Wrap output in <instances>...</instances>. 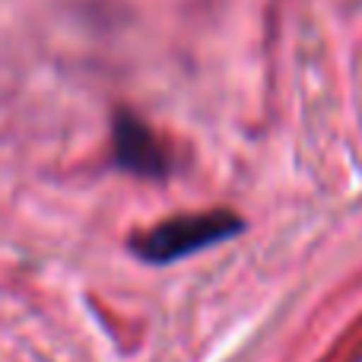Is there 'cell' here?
<instances>
[{
    "label": "cell",
    "instance_id": "6da1fadb",
    "mask_svg": "<svg viewBox=\"0 0 362 362\" xmlns=\"http://www.w3.org/2000/svg\"><path fill=\"white\" fill-rule=\"evenodd\" d=\"M242 229V219L229 210H204V213H185L172 216L153 229L140 232L131 238L134 255H140L150 264H172L187 255L210 248L216 242H226Z\"/></svg>",
    "mask_w": 362,
    "mask_h": 362
},
{
    "label": "cell",
    "instance_id": "7a4b0ae2",
    "mask_svg": "<svg viewBox=\"0 0 362 362\" xmlns=\"http://www.w3.org/2000/svg\"><path fill=\"white\" fill-rule=\"evenodd\" d=\"M115 156L131 175H144V178L169 175V153L137 115L121 112L118 121H115Z\"/></svg>",
    "mask_w": 362,
    "mask_h": 362
}]
</instances>
